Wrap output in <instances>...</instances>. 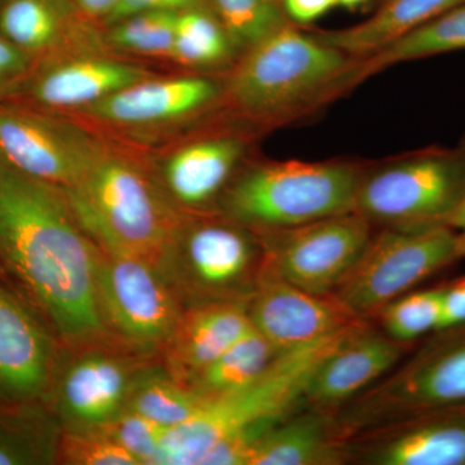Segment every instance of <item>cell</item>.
<instances>
[{"mask_svg":"<svg viewBox=\"0 0 465 465\" xmlns=\"http://www.w3.org/2000/svg\"><path fill=\"white\" fill-rule=\"evenodd\" d=\"M30 56L0 34V85L16 81L25 74Z\"/></svg>","mask_w":465,"mask_h":465,"instance_id":"8d00e7d4","label":"cell"},{"mask_svg":"<svg viewBox=\"0 0 465 465\" xmlns=\"http://www.w3.org/2000/svg\"><path fill=\"white\" fill-rule=\"evenodd\" d=\"M442 311V286L405 293L382 309L374 322L382 332L402 344L411 345L439 331Z\"/></svg>","mask_w":465,"mask_h":465,"instance_id":"f546056e","label":"cell"},{"mask_svg":"<svg viewBox=\"0 0 465 465\" xmlns=\"http://www.w3.org/2000/svg\"><path fill=\"white\" fill-rule=\"evenodd\" d=\"M335 415L299 406L259 440L250 465H345Z\"/></svg>","mask_w":465,"mask_h":465,"instance_id":"44dd1931","label":"cell"},{"mask_svg":"<svg viewBox=\"0 0 465 465\" xmlns=\"http://www.w3.org/2000/svg\"><path fill=\"white\" fill-rule=\"evenodd\" d=\"M219 87L201 76L143 79L82 109L96 121L118 125H155L179 121L206 108Z\"/></svg>","mask_w":465,"mask_h":465,"instance_id":"ac0fdd59","label":"cell"},{"mask_svg":"<svg viewBox=\"0 0 465 465\" xmlns=\"http://www.w3.org/2000/svg\"><path fill=\"white\" fill-rule=\"evenodd\" d=\"M206 402L188 385L168 374L161 362L148 367L134 384L127 410L167 428L193 418Z\"/></svg>","mask_w":465,"mask_h":465,"instance_id":"83f0119b","label":"cell"},{"mask_svg":"<svg viewBox=\"0 0 465 465\" xmlns=\"http://www.w3.org/2000/svg\"><path fill=\"white\" fill-rule=\"evenodd\" d=\"M449 226L450 228L455 229V231H461V229L465 228V200L463 204H461L460 208L457 211V213L450 220Z\"/></svg>","mask_w":465,"mask_h":465,"instance_id":"ab89813d","label":"cell"},{"mask_svg":"<svg viewBox=\"0 0 465 465\" xmlns=\"http://www.w3.org/2000/svg\"><path fill=\"white\" fill-rule=\"evenodd\" d=\"M67 25L63 0H2L0 34L25 54H41L63 39Z\"/></svg>","mask_w":465,"mask_h":465,"instance_id":"4316f807","label":"cell"},{"mask_svg":"<svg viewBox=\"0 0 465 465\" xmlns=\"http://www.w3.org/2000/svg\"><path fill=\"white\" fill-rule=\"evenodd\" d=\"M234 48L249 50L269 34L286 25L275 0H208Z\"/></svg>","mask_w":465,"mask_h":465,"instance_id":"4dcf8cb0","label":"cell"},{"mask_svg":"<svg viewBox=\"0 0 465 465\" xmlns=\"http://www.w3.org/2000/svg\"><path fill=\"white\" fill-rule=\"evenodd\" d=\"M405 362L335 414L345 440L406 416L465 402V323L432 333Z\"/></svg>","mask_w":465,"mask_h":465,"instance_id":"ba28073f","label":"cell"},{"mask_svg":"<svg viewBox=\"0 0 465 465\" xmlns=\"http://www.w3.org/2000/svg\"><path fill=\"white\" fill-rule=\"evenodd\" d=\"M249 302H208L185 308L162 351L161 365L185 384L252 330Z\"/></svg>","mask_w":465,"mask_h":465,"instance_id":"d6986e66","label":"cell"},{"mask_svg":"<svg viewBox=\"0 0 465 465\" xmlns=\"http://www.w3.org/2000/svg\"><path fill=\"white\" fill-rule=\"evenodd\" d=\"M284 15L293 23L311 24L336 7L335 0H281Z\"/></svg>","mask_w":465,"mask_h":465,"instance_id":"74e56055","label":"cell"},{"mask_svg":"<svg viewBox=\"0 0 465 465\" xmlns=\"http://www.w3.org/2000/svg\"><path fill=\"white\" fill-rule=\"evenodd\" d=\"M351 329L284 351L246 387L206 401L188 421L168 430L154 465H200L202 458L220 440L251 428L277 423L289 415L302 405L309 376L318 362Z\"/></svg>","mask_w":465,"mask_h":465,"instance_id":"277c9868","label":"cell"},{"mask_svg":"<svg viewBox=\"0 0 465 465\" xmlns=\"http://www.w3.org/2000/svg\"><path fill=\"white\" fill-rule=\"evenodd\" d=\"M465 323V277L442 286L440 330Z\"/></svg>","mask_w":465,"mask_h":465,"instance_id":"d590c367","label":"cell"},{"mask_svg":"<svg viewBox=\"0 0 465 465\" xmlns=\"http://www.w3.org/2000/svg\"><path fill=\"white\" fill-rule=\"evenodd\" d=\"M463 5L465 0H390L362 23L317 36L348 56L360 58Z\"/></svg>","mask_w":465,"mask_h":465,"instance_id":"603a6c76","label":"cell"},{"mask_svg":"<svg viewBox=\"0 0 465 465\" xmlns=\"http://www.w3.org/2000/svg\"><path fill=\"white\" fill-rule=\"evenodd\" d=\"M99 143L81 128L32 110L0 105V157L21 173L69 188Z\"/></svg>","mask_w":465,"mask_h":465,"instance_id":"2e32d148","label":"cell"},{"mask_svg":"<svg viewBox=\"0 0 465 465\" xmlns=\"http://www.w3.org/2000/svg\"><path fill=\"white\" fill-rule=\"evenodd\" d=\"M409 348L382 332L374 321L356 324L318 362L309 376L302 403L335 415L390 374Z\"/></svg>","mask_w":465,"mask_h":465,"instance_id":"e0dca14e","label":"cell"},{"mask_svg":"<svg viewBox=\"0 0 465 465\" xmlns=\"http://www.w3.org/2000/svg\"><path fill=\"white\" fill-rule=\"evenodd\" d=\"M177 14L149 11L122 18L112 24L110 45L133 54L173 58Z\"/></svg>","mask_w":465,"mask_h":465,"instance_id":"1f68e13d","label":"cell"},{"mask_svg":"<svg viewBox=\"0 0 465 465\" xmlns=\"http://www.w3.org/2000/svg\"><path fill=\"white\" fill-rule=\"evenodd\" d=\"M336 7L357 9L362 7L369 0H335Z\"/></svg>","mask_w":465,"mask_h":465,"instance_id":"60d3db41","label":"cell"},{"mask_svg":"<svg viewBox=\"0 0 465 465\" xmlns=\"http://www.w3.org/2000/svg\"><path fill=\"white\" fill-rule=\"evenodd\" d=\"M84 14L106 20L121 0H72Z\"/></svg>","mask_w":465,"mask_h":465,"instance_id":"f35d334b","label":"cell"},{"mask_svg":"<svg viewBox=\"0 0 465 465\" xmlns=\"http://www.w3.org/2000/svg\"><path fill=\"white\" fill-rule=\"evenodd\" d=\"M458 242L459 251H460L461 258H463L465 256V228L458 231Z\"/></svg>","mask_w":465,"mask_h":465,"instance_id":"b9f144b4","label":"cell"},{"mask_svg":"<svg viewBox=\"0 0 465 465\" xmlns=\"http://www.w3.org/2000/svg\"><path fill=\"white\" fill-rule=\"evenodd\" d=\"M460 258L458 231L448 225L381 228L331 295L360 320L374 321L391 302Z\"/></svg>","mask_w":465,"mask_h":465,"instance_id":"9c48e42d","label":"cell"},{"mask_svg":"<svg viewBox=\"0 0 465 465\" xmlns=\"http://www.w3.org/2000/svg\"><path fill=\"white\" fill-rule=\"evenodd\" d=\"M253 329L281 353L331 338L363 320L351 314L333 295H317L284 280L265 260L249 300Z\"/></svg>","mask_w":465,"mask_h":465,"instance_id":"9a60e30c","label":"cell"},{"mask_svg":"<svg viewBox=\"0 0 465 465\" xmlns=\"http://www.w3.org/2000/svg\"><path fill=\"white\" fill-rule=\"evenodd\" d=\"M372 229L365 217L348 213L258 234L266 259L284 280L308 292L331 295L362 255Z\"/></svg>","mask_w":465,"mask_h":465,"instance_id":"7c38bea8","label":"cell"},{"mask_svg":"<svg viewBox=\"0 0 465 465\" xmlns=\"http://www.w3.org/2000/svg\"><path fill=\"white\" fill-rule=\"evenodd\" d=\"M275 2L280 3V5H281V0H275Z\"/></svg>","mask_w":465,"mask_h":465,"instance_id":"7bdbcfd3","label":"cell"},{"mask_svg":"<svg viewBox=\"0 0 465 465\" xmlns=\"http://www.w3.org/2000/svg\"><path fill=\"white\" fill-rule=\"evenodd\" d=\"M58 464L139 465L121 445L104 430L65 432L61 437Z\"/></svg>","mask_w":465,"mask_h":465,"instance_id":"836d02e7","label":"cell"},{"mask_svg":"<svg viewBox=\"0 0 465 465\" xmlns=\"http://www.w3.org/2000/svg\"><path fill=\"white\" fill-rule=\"evenodd\" d=\"M345 465H465V402L353 434Z\"/></svg>","mask_w":465,"mask_h":465,"instance_id":"5bb4252c","label":"cell"},{"mask_svg":"<svg viewBox=\"0 0 465 465\" xmlns=\"http://www.w3.org/2000/svg\"><path fill=\"white\" fill-rule=\"evenodd\" d=\"M363 167L351 162H266L232 177L216 211L253 231L354 213Z\"/></svg>","mask_w":465,"mask_h":465,"instance_id":"3957f363","label":"cell"},{"mask_svg":"<svg viewBox=\"0 0 465 465\" xmlns=\"http://www.w3.org/2000/svg\"><path fill=\"white\" fill-rule=\"evenodd\" d=\"M157 362L115 339L63 347L45 403L65 432L104 430L127 410L137 379Z\"/></svg>","mask_w":465,"mask_h":465,"instance_id":"30bf717a","label":"cell"},{"mask_svg":"<svg viewBox=\"0 0 465 465\" xmlns=\"http://www.w3.org/2000/svg\"><path fill=\"white\" fill-rule=\"evenodd\" d=\"M149 76L122 61L79 58L48 67L34 79L30 94L47 108L82 110Z\"/></svg>","mask_w":465,"mask_h":465,"instance_id":"7402d4cb","label":"cell"},{"mask_svg":"<svg viewBox=\"0 0 465 465\" xmlns=\"http://www.w3.org/2000/svg\"><path fill=\"white\" fill-rule=\"evenodd\" d=\"M465 51V5L451 9L366 56L354 58L342 79L349 85L401 63Z\"/></svg>","mask_w":465,"mask_h":465,"instance_id":"cb8c5ba5","label":"cell"},{"mask_svg":"<svg viewBox=\"0 0 465 465\" xmlns=\"http://www.w3.org/2000/svg\"><path fill=\"white\" fill-rule=\"evenodd\" d=\"M94 246L97 293L110 335L139 353L161 357L182 302L154 262Z\"/></svg>","mask_w":465,"mask_h":465,"instance_id":"8fae6325","label":"cell"},{"mask_svg":"<svg viewBox=\"0 0 465 465\" xmlns=\"http://www.w3.org/2000/svg\"><path fill=\"white\" fill-rule=\"evenodd\" d=\"M63 345L0 271V405L45 401Z\"/></svg>","mask_w":465,"mask_h":465,"instance_id":"4fadbf2b","label":"cell"},{"mask_svg":"<svg viewBox=\"0 0 465 465\" xmlns=\"http://www.w3.org/2000/svg\"><path fill=\"white\" fill-rule=\"evenodd\" d=\"M0 271L64 348L114 339L101 314L96 246L65 189L21 173L2 157Z\"/></svg>","mask_w":465,"mask_h":465,"instance_id":"6da1fadb","label":"cell"},{"mask_svg":"<svg viewBox=\"0 0 465 465\" xmlns=\"http://www.w3.org/2000/svg\"><path fill=\"white\" fill-rule=\"evenodd\" d=\"M354 58L289 24L253 45L226 84L229 100L255 116L286 114L338 91Z\"/></svg>","mask_w":465,"mask_h":465,"instance_id":"8992f818","label":"cell"},{"mask_svg":"<svg viewBox=\"0 0 465 465\" xmlns=\"http://www.w3.org/2000/svg\"><path fill=\"white\" fill-rule=\"evenodd\" d=\"M63 432L45 401L0 405V465L58 464Z\"/></svg>","mask_w":465,"mask_h":465,"instance_id":"d4e9b609","label":"cell"},{"mask_svg":"<svg viewBox=\"0 0 465 465\" xmlns=\"http://www.w3.org/2000/svg\"><path fill=\"white\" fill-rule=\"evenodd\" d=\"M280 354L272 342L252 329L193 374L185 385L204 401L219 399L256 381Z\"/></svg>","mask_w":465,"mask_h":465,"instance_id":"484cf974","label":"cell"},{"mask_svg":"<svg viewBox=\"0 0 465 465\" xmlns=\"http://www.w3.org/2000/svg\"><path fill=\"white\" fill-rule=\"evenodd\" d=\"M101 430L121 445L137 464L154 465L155 458L170 428L137 414L133 410H124Z\"/></svg>","mask_w":465,"mask_h":465,"instance_id":"d6a6232c","label":"cell"},{"mask_svg":"<svg viewBox=\"0 0 465 465\" xmlns=\"http://www.w3.org/2000/svg\"><path fill=\"white\" fill-rule=\"evenodd\" d=\"M207 3L208 0H121L105 21L112 25L122 18L142 14V12H183L186 9L207 7Z\"/></svg>","mask_w":465,"mask_h":465,"instance_id":"e575fe53","label":"cell"},{"mask_svg":"<svg viewBox=\"0 0 465 465\" xmlns=\"http://www.w3.org/2000/svg\"><path fill=\"white\" fill-rule=\"evenodd\" d=\"M65 192L94 243L154 264L186 215L142 164L101 143Z\"/></svg>","mask_w":465,"mask_h":465,"instance_id":"7a4b0ae2","label":"cell"},{"mask_svg":"<svg viewBox=\"0 0 465 465\" xmlns=\"http://www.w3.org/2000/svg\"><path fill=\"white\" fill-rule=\"evenodd\" d=\"M265 260L258 232L207 211L186 213L155 265L185 309L249 302Z\"/></svg>","mask_w":465,"mask_h":465,"instance_id":"5b68a950","label":"cell"},{"mask_svg":"<svg viewBox=\"0 0 465 465\" xmlns=\"http://www.w3.org/2000/svg\"><path fill=\"white\" fill-rule=\"evenodd\" d=\"M465 200V143L363 168L354 213L372 226L448 225Z\"/></svg>","mask_w":465,"mask_h":465,"instance_id":"52a82bcc","label":"cell"},{"mask_svg":"<svg viewBox=\"0 0 465 465\" xmlns=\"http://www.w3.org/2000/svg\"><path fill=\"white\" fill-rule=\"evenodd\" d=\"M234 45L228 33L207 7L179 12L173 60L188 66H213L231 57Z\"/></svg>","mask_w":465,"mask_h":465,"instance_id":"f1b7e54d","label":"cell"},{"mask_svg":"<svg viewBox=\"0 0 465 465\" xmlns=\"http://www.w3.org/2000/svg\"><path fill=\"white\" fill-rule=\"evenodd\" d=\"M244 155L235 137H215L189 143L164 162L157 179L162 191L185 213L213 210Z\"/></svg>","mask_w":465,"mask_h":465,"instance_id":"ffe728a7","label":"cell"}]
</instances>
